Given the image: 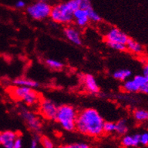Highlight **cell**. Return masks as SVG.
<instances>
[{
  "instance_id": "11",
  "label": "cell",
  "mask_w": 148,
  "mask_h": 148,
  "mask_svg": "<svg viewBox=\"0 0 148 148\" xmlns=\"http://www.w3.org/2000/svg\"><path fill=\"white\" fill-rule=\"evenodd\" d=\"M73 17L76 24L79 27H85L89 22V18L86 9L79 8L78 9L75 10L73 12Z\"/></svg>"
},
{
  "instance_id": "12",
  "label": "cell",
  "mask_w": 148,
  "mask_h": 148,
  "mask_svg": "<svg viewBox=\"0 0 148 148\" xmlns=\"http://www.w3.org/2000/svg\"><path fill=\"white\" fill-rule=\"evenodd\" d=\"M84 86L86 90L92 94H97L99 92V86L96 82L95 79L91 74H86L82 78Z\"/></svg>"
},
{
  "instance_id": "24",
  "label": "cell",
  "mask_w": 148,
  "mask_h": 148,
  "mask_svg": "<svg viewBox=\"0 0 148 148\" xmlns=\"http://www.w3.org/2000/svg\"><path fill=\"white\" fill-rule=\"evenodd\" d=\"M40 142L42 145L43 147L45 148H53L54 147V144H53L52 140L47 137H42L40 139Z\"/></svg>"
},
{
  "instance_id": "25",
  "label": "cell",
  "mask_w": 148,
  "mask_h": 148,
  "mask_svg": "<svg viewBox=\"0 0 148 148\" xmlns=\"http://www.w3.org/2000/svg\"><path fill=\"white\" fill-rule=\"evenodd\" d=\"M133 79H134V81L138 83V85L140 86V88L141 86H144V84L147 83V82H148L147 79L144 75H137V76H134Z\"/></svg>"
},
{
  "instance_id": "28",
  "label": "cell",
  "mask_w": 148,
  "mask_h": 148,
  "mask_svg": "<svg viewBox=\"0 0 148 148\" xmlns=\"http://www.w3.org/2000/svg\"><path fill=\"white\" fill-rule=\"evenodd\" d=\"M92 7L91 4V1L90 0H82L80 2V8H83V9H87V8Z\"/></svg>"
},
{
  "instance_id": "23",
  "label": "cell",
  "mask_w": 148,
  "mask_h": 148,
  "mask_svg": "<svg viewBox=\"0 0 148 148\" xmlns=\"http://www.w3.org/2000/svg\"><path fill=\"white\" fill-rule=\"evenodd\" d=\"M116 132V123L112 122H104L103 124V133L110 134Z\"/></svg>"
},
{
  "instance_id": "5",
  "label": "cell",
  "mask_w": 148,
  "mask_h": 148,
  "mask_svg": "<svg viewBox=\"0 0 148 148\" xmlns=\"http://www.w3.org/2000/svg\"><path fill=\"white\" fill-rule=\"evenodd\" d=\"M51 7L47 2L39 0L38 2L28 6L27 8V14L33 19L37 21H42L50 17L51 12Z\"/></svg>"
},
{
  "instance_id": "16",
  "label": "cell",
  "mask_w": 148,
  "mask_h": 148,
  "mask_svg": "<svg viewBox=\"0 0 148 148\" xmlns=\"http://www.w3.org/2000/svg\"><path fill=\"white\" fill-rule=\"evenodd\" d=\"M14 84L15 86H27L29 88H35L39 87V84L34 80L29 79H24V78H20L17 79L14 81Z\"/></svg>"
},
{
  "instance_id": "7",
  "label": "cell",
  "mask_w": 148,
  "mask_h": 148,
  "mask_svg": "<svg viewBox=\"0 0 148 148\" xmlns=\"http://www.w3.org/2000/svg\"><path fill=\"white\" fill-rule=\"evenodd\" d=\"M21 114L29 129L35 132L40 130L42 127V122L37 116L27 110H23Z\"/></svg>"
},
{
  "instance_id": "4",
  "label": "cell",
  "mask_w": 148,
  "mask_h": 148,
  "mask_svg": "<svg viewBox=\"0 0 148 148\" xmlns=\"http://www.w3.org/2000/svg\"><path fill=\"white\" fill-rule=\"evenodd\" d=\"M11 94L14 98L22 101L29 106L34 105L39 100V94L33 88L27 86H16L12 89Z\"/></svg>"
},
{
  "instance_id": "21",
  "label": "cell",
  "mask_w": 148,
  "mask_h": 148,
  "mask_svg": "<svg viewBox=\"0 0 148 148\" xmlns=\"http://www.w3.org/2000/svg\"><path fill=\"white\" fill-rule=\"evenodd\" d=\"M107 45L111 49L116 50L119 51H124L126 50V45L125 44L119 42H110V41H106Z\"/></svg>"
},
{
  "instance_id": "31",
  "label": "cell",
  "mask_w": 148,
  "mask_h": 148,
  "mask_svg": "<svg viewBox=\"0 0 148 148\" xmlns=\"http://www.w3.org/2000/svg\"><path fill=\"white\" fill-rule=\"evenodd\" d=\"M140 92L143 94H145V95H148V82L140 87Z\"/></svg>"
},
{
  "instance_id": "10",
  "label": "cell",
  "mask_w": 148,
  "mask_h": 148,
  "mask_svg": "<svg viewBox=\"0 0 148 148\" xmlns=\"http://www.w3.org/2000/svg\"><path fill=\"white\" fill-rule=\"evenodd\" d=\"M64 33L66 39L76 45H82V38L79 32L73 27H66L64 30Z\"/></svg>"
},
{
  "instance_id": "20",
  "label": "cell",
  "mask_w": 148,
  "mask_h": 148,
  "mask_svg": "<svg viewBox=\"0 0 148 148\" xmlns=\"http://www.w3.org/2000/svg\"><path fill=\"white\" fill-rule=\"evenodd\" d=\"M86 11H87V13H88L89 21H91L92 22H95V23H98V22L101 21V16L97 14V12L92 8V7H90V8H87Z\"/></svg>"
},
{
  "instance_id": "1",
  "label": "cell",
  "mask_w": 148,
  "mask_h": 148,
  "mask_svg": "<svg viewBox=\"0 0 148 148\" xmlns=\"http://www.w3.org/2000/svg\"><path fill=\"white\" fill-rule=\"evenodd\" d=\"M103 124L104 120L99 112L93 108H88L77 115L76 129L81 134L97 138L103 133Z\"/></svg>"
},
{
  "instance_id": "26",
  "label": "cell",
  "mask_w": 148,
  "mask_h": 148,
  "mask_svg": "<svg viewBox=\"0 0 148 148\" xmlns=\"http://www.w3.org/2000/svg\"><path fill=\"white\" fill-rule=\"evenodd\" d=\"M140 144L144 146L148 145V133L144 132L140 134Z\"/></svg>"
},
{
  "instance_id": "8",
  "label": "cell",
  "mask_w": 148,
  "mask_h": 148,
  "mask_svg": "<svg viewBox=\"0 0 148 148\" xmlns=\"http://www.w3.org/2000/svg\"><path fill=\"white\" fill-rule=\"evenodd\" d=\"M129 39L127 34L116 27L110 28L106 34V41L116 42L125 45Z\"/></svg>"
},
{
  "instance_id": "3",
  "label": "cell",
  "mask_w": 148,
  "mask_h": 148,
  "mask_svg": "<svg viewBox=\"0 0 148 148\" xmlns=\"http://www.w3.org/2000/svg\"><path fill=\"white\" fill-rule=\"evenodd\" d=\"M74 10L68 2L56 5L51 8L50 18L53 21L62 24H69L74 20Z\"/></svg>"
},
{
  "instance_id": "2",
  "label": "cell",
  "mask_w": 148,
  "mask_h": 148,
  "mask_svg": "<svg viewBox=\"0 0 148 148\" xmlns=\"http://www.w3.org/2000/svg\"><path fill=\"white\" fill-rule=\"evenodd\" d=\"M78 113L73 106L62 105L58 107L56 120L63 129L68 132L76 129V121Z\"/></svg>"
},
{
  "instance_id": "30",
  "label": "cell",
  "mask_w": 148,
  "mask_h": 148,
  "mask_svg": "<svg viewBox=\"0 0 148 148\" xmlns=\"http://www.w3.org/2000/svg\"><path fill=\"white\" fill-rule=\"evenodd\" d=\"M143 75H144L148 80V60L144 63V66H143Z\"/></svg>"
},
{
  "instance_id": "35",
  "label": "cell",
  "mask_w": 148,
  "mask_h": 148,
  "mask_svg": "<svg viewBox=\"0 0 148 148\" xmlns=\"http://www.w3.org/2000/svg\"><path fill=\"white\" fill-rule=\"evenodd\" d=\"M0 140H1V132H0Z\"/></svg>"
},
{
  "instance_id": "29",
  "label": "cell",
  "mask_w": 148,
  "mask_h": 148,
  "mask_svg": "<svg viewBox=\"0 0 148 148\" xmlns=\"http://www.w3.org/2000/svg\"><path fill=\"white\" fill-rule=\"evenodd\" d=\"M23 147V141H22V139L18 137L16 140H14V148H21Z\"/></svg>"
},
{
  "instance_id": "13",
  "label": "cell",
  "mask_w": 148,
  "mask_h": 148,
  "mask_svg": "<svg viewBox=\"0 0 148 148\" xmlns=\"http://www.w3.org/2000/svg\"><path fill=\"white\" fill-rule=\"evenodd\" d=\"M121 144L125 147H134L140 144V134L134 135H125L122 139Z\"/></svg>"
},
{
  "instance_id": "19",
  "label": "cell",
  "mask_w": 148,
  "mask_h": 148,
  "mask_svg": "<svg viewBox=\"0 0 148 148\" xmlns=\"http://www.w3.org/2000/svg\"><path fill=\"white\" fill-rule=\"evenodd\" d=\"M133 116L138 122L148 121V111L145 110H136L134 111Z\"/></svg>"
},
{
  "instance_id": "22",
  "label": "cell",
  "mask_w": 148,
  "mask_h": 148,
  "mask_svg": "<svg viewBox=\"0 0 148 148\" xmlns=\"http://www.w3.org/2000/svg\"><path fill=\"white\" fill-rule=\"evenodd\" d=\"M45 64L49 67H51V69H54V70H60V69H62V67L64 66L62 63L58 60H54V59H47L45 60Z\"/></svg>"
},
{
  "instance_id": "9",
  "label": "cell",
  "mask_w": 148,
  "mask_h": 148,
  "mask_svg": "<svg viewBox=\"0 0 148 148\" xmlns=\"http://www.w3.org/2000/svg\"><path fill=\"white\" fill-rule=\"evenodd\" d=\"M18 134L12 131H5L1 133L0 144L5 148H14V143Z\"/></svg>"
},
{
  "instance_id": "34",
  "label": "cell",
  "mask_w": 148,
  "mask_h": 148,
  "mask_svg": "<svg viewBox=\"0 0 148 148\" xmlns=\"http://www.w3.org/2000/svg\"><path fill=\"white\" fill-rule=\"evenodd\" d=\"M42 1H45V2H47V1H49V0H42Z\"/></svg>"
},
{
  "instance_id": "32",
  "label": "cell",
  "mask_w": 148,
  "mask_h": 148,
  "mask_svg": "<svg viewBox=\"0 0 148 148\" xmlns=\"http://www.w3.org/2000/svg\"><path fill=\"white\" fill-rule=\"evenodd\" d=\"M26 4H25V2H23V0H18V2H16V4H15V7L17 8H23L24 7H25Z\"/></svg>"
},
{
  "instance_id": "6",
  "label": "cell",
  "mask_w": 148,
  "mask_h": 148,
  "mask_svg": "<svg viewBox=\"0 0 148 148\" xmlns=\"http://www.w3.org/2000/svg\"><path fill=\"white\" fill-rule=\"evenodd\" d=\"M58 109V107L51 100L44 99L40 102L39 112L44 118L49 120H56Z\"/></svg>"
},
{
  "instance_id": "17",
  "label": "cell",
  "mask_w": 148,
  "mask_h": 148,
  "mask_svg": "<svg viewBox=\"0 0 148 148\" xmlns=\"http://www.w3.org/2000/svg\"><path fill=\"white\" fill-rule=\"evenodd\" d=\"M131 76H132V72H131V70H128V69L118 70L113 73L114 79L119 80V81H123V82L130 78Z\"/></svg>"
},
{
  "instance_id": "15",
  "label": "cell",
  "mask_w": 148,
  "mask_h": 148,
  "mask_svg": "<svg viewBox=\"0 0 148 148\" xmlns=\"http://www.w3.org/2000/svg\"><path fill=\"white\" fill-rule=\"evenodd\" d=\"M123 90L126 92H130V93H134V92H140V86L138 85L134 79H126L124 81V83L123 85Z\"/></svg>"
},
{
  "instance_id": "27",
  "label": "cell",
  "mask_w": 148,
  "mask_h": 148,
  "mask_svg": "<svg viewBox=\"0 0 148 148\" xmlns=\"http://www.w3.org/2000/svg\"><path fill=\"white\" fill-rule=\"evenodd\" d=\"M67 148H88V146L87 144H84V143H76V144H69L66 147Z\"/></svg>"
},
{
  "instance_id": "14",
  "label": "cell",
  "mask_w": 148,
  "mask_h": 148,
  "mask_svg": "<svg viewBox=\"0 0 148 148\" xmlns=\"http://www.w3.org/2000/svg\"><path fill=\"white\" fill-rule=\"evenodd\" d=\"M125 45H126V49L128 51L135 55H141L144 51V48L141 44L130 38L127 41Z\"/></svg>"
},
{
  "instance_id": "33",
  "label": "cell",
  "mask_w": 148,
  "mask_h": 148,
  "mask_svg": "<svg viewBox=\"0 0 148 148\" xmlns=\"http://www.w3.org/2000/svg\"><path fill=\"white\" fill-rule=\"evenodd\" d=\"M39 140L38 138H34L33 139H32L31 144H30V147L31 148H36L38 146V143H39Z\"/></svg>"
},
{
  "instance_id": "18",
  "label": "cell",
  "mask_w": 148,
  "mask_h": 148,
  "mask_svg": "<svg viewBox=\"0 0 148 148\" xmlns=\"http://www.w3.org/2000/svg\"><path fill=\"white\" fill-rule=\"evenodd\" d=\"M128 130L129 127L125 119H121L116 123V132L119 135H125L128 132Z\"/></svg>"
}]
</instances>
